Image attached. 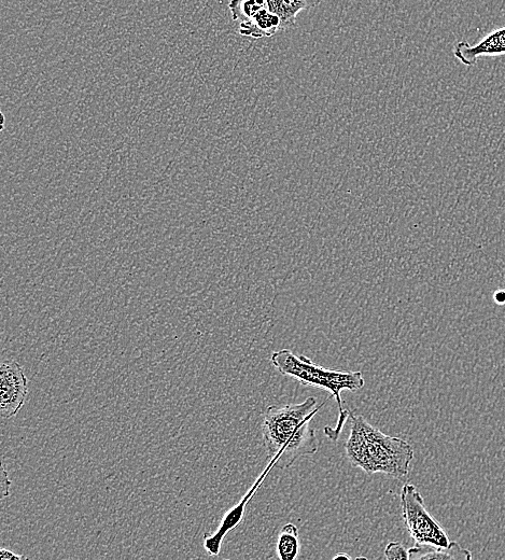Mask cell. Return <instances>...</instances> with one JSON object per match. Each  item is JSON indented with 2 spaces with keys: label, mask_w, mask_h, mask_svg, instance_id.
Instances as JSON below:
<instances>
[{
  "label": "cell",
  "mask_w": 505,
  "mask_h": 560,
  "mask_svg": "<svg viewBox=\"0 0 505 560\" xmlns=\"http://www.w3.org/2000/svg\"><path fill=\"white\" fill-rule=\"evenodd\" d=\"M342 557L347 558V559H352V557H350L349 555L344 554V553H343V554H338V555H336V556L334 557V559H338V558H342Z\"/></svg>",
  "instance_id": "e0dca14e"
},
{
  "label": "cell",
  "mask_w": 505,
  "mask_h": 560,
  "mask_svg": "<svg viewBox=\"0 0 505 560\" xmlns=\"http://www.w3.org/2000/svg\"><path fill=\"white\" fill-rule=\"evenodd\" d=\"M505 55V26L490 32L475 45L460 41L454 48V56L466 66H474L480 59Z\"/></svg>",
  "instance_id": "8992f818"
},
{
  "label": "cell",
  "mask_w": 505,
  "mask_h": 560,
  "mask_svg": "<svg viewBox=\"0 0 505 560\" xmlns=\"http://www.w3.org/2000/svg\"><path fill=\"white\" fill-rule=\"evenodd\" d=\"M349 417L352 427L345 448L350 464L368 474L382 473L395 479L405 478L414 459L411 444L387 436L354 412H350Z\"/></svg>",
  "instance_id": "7a4b0ae2"
},
{
  "label": "cell",
  "mask_w": 505,
  "mask_h": 560,
  "mask_svg": "<svg viewBox=\"0 0 505 560\" xmlns=\"http://www.w3.org/2000/svg\"><path fill=\"white\" fill-rule=\"evenodd\" d=\"M11 481L6 471L5 464H2V480H0V488H2V499L10 496Z\"/></svg>",
  "instance_id": "5bb4252c"
},
{
  "label": "cell",
  "mask_w": 505,
  "mask_h": 560,
  "mask_svg": "<svg viewBox=\"0 0 505 560\" xmlns=\"http://www.w3.org/2000/svg\"><path fill=\"white\" fill-rule=\"evenodd\" d=\"M301 550L299 529L296 525L287 524L280 530L276 552L280 560H296Z\"/></svg>",
  "instance_id": "8fae6325"
},
{
  "label": "cell",
  "mask_w": 505,
  "mask_h": 560,
  "mask_svg": "<svg viewBox=\"0 0 505 560\" xmlns=\"http://www.w3.org/2000/svg\"><path fill=\"white\" fill-rule=\"evenodd\" d=\"M322 0H266L269 10L280 19V31L294 26L298 14L318 7Z\"/></svg>",
  "instance_id": "ba28073f"
},
{
  "label": "cell",
  "mask_w": 505,
  "mask_h": 560,
  "mask_svg": "<svg viewBox=\"0 0 505 560\" xmlns=\"http://www.w3.org/2000/svg\"><path fill=\"white\" fill-rule=\"evenodd\" d=\"M0 559H2V560H22V559H28V557L18 555L16 553H13L10 550H7V549H2V550H0Z\"/></svg>",
  "instance_id": "9a60e30c"
},
{
  "label": "cell",
  "mask_w": 505,
  "mask_h": 560,
  "mask_svg": "<svg viewBox=\"0 0 505 560\" xmlns=\"http://www.w3.org/2000/svg\"><path fill=\"white\" fill-rule=\"evenodd\" d=\"M229 8L234 21L245 23L269 7L266 0H231Z\"/></svg>",
  "instance_id": "7c38bea8"
},
{
  "label": "cell",
  "mask_w": 505,
  "mask_h": 560,
  "mask_svg": "<svg viewBox=\"0 0 505 560\" xmlns=\"http://www.w3.org/2000/svg\"><path fill=\"white\" fill-rule=\"evenodd\" d=\"M385 557L389 560L409 559V551L399 542H390L386 546Z\"/></svg>",
  "instance_id": "4fadbf2b"
},
{
  "label": "cell",
  "mask_w": 505,
  "mask_h": 560,
  "mask_svg": "<svg viewBox=\"0 0 505 560\" xmlns=\"http://www.w3.org/2000/svg\"><path fill=\"white\" fill-rule=\"evenodd\" d=\"M494 301L497 305H505V290L500 289L494 293Z\"/></svg>",
  "instance_id": "2e32d148"
},
{
  "label": "cell",
  "mask_w": 505,
  "mask_h": 560,
  "mask_svg": "<svg viewBox=\"0 0 505 560\" xmlns=\"http://www.w3.org/2000/svg\"><path fill=\"white\" fill-rule=\"evenodd\" d=\"M280 31V19L269 8L259 12L255 18L241 23L240 34L246 37H272Z\"/></svg>",
  "instance_id": "30bf717a"
},
{
  "label": "cell",
  "mask_w": 505,
  "mask_h": 560,
  "mask_svg": "<svg viewBox=\"0 0 505 560\" xmlns=\"http://www.w3.org/2000/svg\"><path fill=\"white\" fill-rule=\"evenodd\" d=\"M28 394L27 378L16 361H4L0 368V414L3 418L16 416Z\"/></svg>",
  "instance_id": "5b68a950"
},
{
  "label": "cell",
  "mask_w": 505,
  "mask_h": 560,
  "mask_svg": "<svg viewBox=\"0 0 505 560\" xmlns=\"http://www.w3.org/2000/svg\"><path fill=\"white\" fill-rule=\"evenodd\" d=\"M271 362L280 374L294 378L303 386L327 390L335 398L340 409L339 423L335 429L326 427L325 433L332 441H336L350 413L343 408L342 391L355 392L360 390L366 384L362 372L339 371L320 367L310 358L297 356L289 349L275 352L271 357Z\"/></svg>",
  "instance_id": "3957f363"
},
{
  "label": "cell",
  "mask_w": 505,
  "mask_h": 560,
  "mask_svg": "<svg viewBox=\"0 0 505 560\" xmlns=\"http://www.w3.org/2000/svg\"><path fill=\"white\" fill-rule=\"evenodd\" d=\"M318 411L313 397L284 408L272 405L266 410L262 433L271 466L287 470L300 457L317 453L319 442L311 422Z\"/></svg>",
  "instance_id": "6da1fadb"
},
{
  "label": "cell",
  "mask_w": 505,
  "mask_h": 560,
  "mask_svg": "<svg viewBox=\"0 0 505 560\" xmlns=\"http://www.w3.org/2000/svg\"><path fill=\"white\" fill-rule=\"evenodd\" d=\"M472 554L468 549L462 548L458 542H453L447 548L433 545H415L409 550L411 560H470Z\"/></svg>",
  "instance_id": "9c48e42d"
},
{
  "label": "cell",
  "mask_w": 505,
  "mask_h": 560,
  "mask_svg": "<svg viewBox=\"0 0 505 560\" xmlns=\"http://www.w3.org/2000/svg\"><path fill=\"white\" fill-rule=\"evenodd\" d=\"M401 508L405 528L416 545L447 548L452 544L442 525L428 512L422 494L414 485L402 487Z\"/></svg>",
  "instance_id": "277c9868"
},
{
  "label": "cell",
  "mask_w": 505,
  "mask_h": 560,
  "mask_svg": "<svg viewBox=\"0 0 505 560\" xmlns=\"http://www.w3.org/2000/svg\"><path fill=\"white\" fill-rule=\"evenodd\" d=\"M270 467L272 468L271 465ZM269 469H266L263 472L262 476H260L256 484L251 487L242 501L240 503H237L234 508H232L226 515L223 516L219 528L217 529L215 534L210 536L206 535L204 537V549L210 556H218L220 554L223 539L226 538L231 530L235 529L243 521L247 503L256 494L259 485L264 480L265 475L266 473H268Z\"/></svg>",
  "instance_id": "52a82bcc"
}]
</instances>
